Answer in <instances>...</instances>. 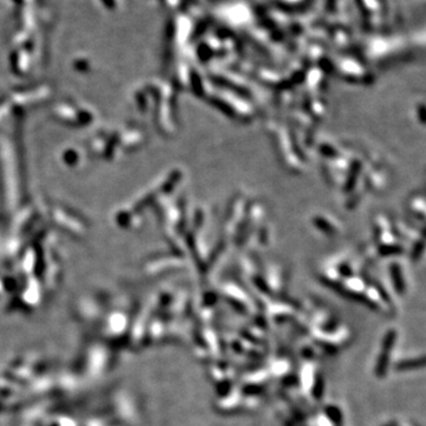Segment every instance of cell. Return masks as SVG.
Returning <instances> with one entry per match:
<instances>
[{"mask_svg": "<svg viewBox=\"0 0 426 426\" xmlns=\"http://www.w3.org/2000/svg\"><path fill=\"white\" fill-rule=\"evenodd\" d=\"M396 340V331L394 329L388 330L385 335V337H383L382 340V344H381V353L379 354L378 360H376L375 363V375L378 376V378H382V376L386 375L387 373V368H388L389 365V357H391V353L393 349V346H394Z\"/></svg>", "mask_w": 426, "mask_h": 426, "instance_id": "obj_1", "label": "cell"}, {"mask_svg": "<svg viewBox=\"0 0 426 426\" xmlns=\"http://www.w3.org/2000/svg\"><path fill=\"white\" fill-rule=\"evenodd\" d=\"M424 357H419V359H409V360H404L400 361L395 365L396 370L399 372H404V370H412L415 368H421L424 367Z\"/></svg>", "mask_w": 426, "mask_h": 426, "instance_id": "obj_2", "label": "cell"}, {"mask_svg": "<svg viewBox=\"0 0 426 426\" xmlns=\"http://www.w3.org/2000/svg\"><path fill=\"white\" fill-rule=\"evenodd\" d=\"M335 426H342V412L337 406L328 405L323 413Z\"/></svg>", "mask_w": 426, "mask_h": 426, "instance_id": "obj_3", "label": "cell"}]
</instances>
